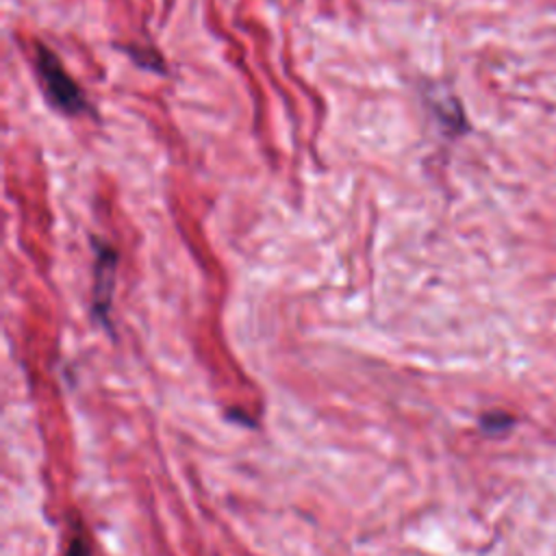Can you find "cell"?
Instances as JSON below:
<instances>
[{"label": "cell", "mask_w": 556, "mask_h": 556, "mask_svg": "<svg viewBox=\"0 0 556 556\" xmlns=\"http://www.w3.org/2000/svg\"><path fill=\"white\" fill-rule=\"evenodd\" d=\"M33 65L37 72L39 87L52 109H56L63 115H93V109L89 100L85 98L78 83L65 72L59 56L41 41L33 43Z\"/></svg>", "instance_id": "1"}, {"label": "cell", "mask_w": 556, "mask_h": 556, "mask_svg": "<svg viewBox=\"0 0 556 556\" xmlns=\"http://www.w3.org/2000/svg\"><path fill=\"white\" fill-rule=\"evenodd\" d=\"M91 245L96 248V269H93V293H91V313L93 317L109 326V308H111V295L115 285V269H117V250L109 245L106 241L91 239Z\"/></svg>", "instance_id": "2"}, {"label": "cell", "mask_w": 556, "mask_h": 556, "mask_svg": "<svg viewBox=\"0 0 556 556\" xmlns=\"http://www.w3.org/2000/svg\"><path fill=\"white\" fill-rule=\"evenodd\" d=\"M128 50V54L137 61V63H141L143 67H150V70H159V72H163V63H161V56H159V52H150V54H143V50L141 48H126Z\"/></svg>", "instance_id": "3"}, {"label": "cell", "mask_w": 556, "mask_h": 556, "mask_svg": "<svg viewBox=\"0 0 556 556\" xmlns=\"http://www.w3.org/2000/svg\"><path fill=\"white\" fill-rule=\"evenodd\" d=\"M510 421L513 419L508 415H484L482 417V426H484L486 432H500V430L508 428Z\"/></svg>", "instance_id": "4"}, {"label": "cell", "mask_w": 556, "mask_h": 556, "mask_svg": "<svg viewBox=\"0 0 556 556\" xmlns=\"http://www.w3.org/2000/svg\"><path fill=\"white\" fill-rule=\"evenodd\" d=\"M65 556H87V545L80 536H74L70 541V547H67V554Z\"/></svg>", "instance_id": "5"}]
</instances>
